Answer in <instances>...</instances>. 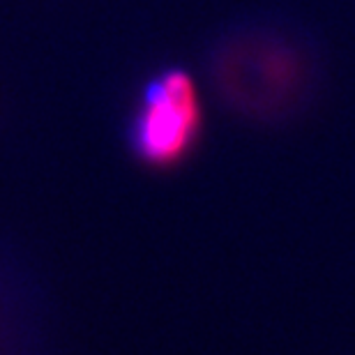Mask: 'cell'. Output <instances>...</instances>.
Wrapping results in <instances>:
<instances>
[{
	"label": "cell",
	"instance_id": "6da1fadb",
	"mask_svg": "<svg viewBox=\"0 0 355 355\" xmlns=\"http://www.w3.org/2000/svg\"><path fill=\"white\" fill-rule=\"evenodd\" d=\"M201 130V104L184 72H168L146 90L134 125V148L153 166L178 164Z\"/></svg>",
	"mask_w": 355,
	"mask_h": 355
}]
</instances>
